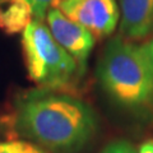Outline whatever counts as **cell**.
<instances>
[{"label":"cell","mask_w":153,"mask_h":153,"mask_svg":"<svg viewBox=\"0 0 153 153\" xmlns=\"http://www.w3.org/2000/svg\"><path fill=\"white\" fill-rule=\"evenodd\" d=\"M5 1H8V0H0V5H1V4H4Z\"/></svg>","instance_id":"4fadbf2b"},{"label":"cell","mask_w":153,"mask_h":153,"mask_svg":"<svg viewBox=\"0 0 153 153\" xmlns=\"http://www.w3.org/2000/svg\"><path fill=\"white\" fill-rule=\"evenodd\" d=\"M105 91L126 106H142L153 98V64L146 46L121 37L110 41L98 69Z\"/></svg>","instance_id":"7a4b0ae2"},{"label":"cell","mask_w":153,"mask_h":153,"mask_svg":"<svg viewBox=\"0 0 153 153\" xmlns=\"http://www.w3.org/2000/svg\"><path fill=\"white\" fill-rule=\"evenodd\" d=\"M146 49H147V52H148V55H149L151 61H152V64H153V40L146 46Z\"/></svg>","instance_id":"7c38bea8"},{"label":"cell","mask_w":153,"mask_h":153,"mask_svg":"<svg viewBox=\"0 0 153 153\" xmlns=\"http://www.w3.org/2000/svg\"><path fill=\"white\" fill-rule=\"evenodd\" d=\"M51 8L84 27L94 38L110 36L120 22L116 0H55Z\"/></svg>","instance_id":"277c9868"},{"label":"cell","mask_w":153,"mask_h":153,"mask_svg":"<svg viewBox=\"0 0 153 153\" xmlns=\"http://www.w3.org/2000/svg\"><path fill=\"white\" fill-rule=\"evenodd\" d=\"M33 10V18L37 21H44L47 10L51 8L55 0H27Z\"/></svg>","instance_id":"9c48e42d"},{"label":"cell","mask_w":153,"mask_h":153,"mask_svg":"<svg viewBox=\"0 0 153 153\" xmlns=\"http://www.w3.org/2000/svg\"><path fill=\"white\" fill-rule=\"evenodd\" d=\"M138 153H153V140H148L142 144Z\"/></svg>","instance_id":"8fae6325"},{"label":"cell","mask_w":153,"mask_h":153,"mask_svg":"<svg viewBox=\"0 0 153 153\" xmlns=\"http://www.w3.org/2000/svg\"><path fill=\"white\" fill-rule=\"evenodd\" d=\"M0 153H42L25 142H7L0 143Z\"/></svg>","instance_id":"ba28073f"},{"label":"cell","mask_w":153,"mask_h":153,"mask_svg":"<svg viewBox=\"0 0 153 153\" xmlns=\"http://www.w3.org/2000/svg\"><path fill=\"white\" fill-rule=\"evenodd\" d=\"M0 9V30L8 35L23 32L33 21V10L27 0H8Z\"/></svg>","instance_id":"52a82bcc"},{"label":"cell","mask_w":153,"mask_h":153,"mask_svg":"<svg viewBox=\"0 0 153 153\" xmlns=\"http://www.w3.org/2000/svg\"><path fill=\"white\" fill-rule=\"evenodd\" d=\"M16 128L23 137L51 149H73L88 140L96 120L84 102L40 91L17 102Z\"/></svg>","instance_id":"6da1fadb"},{"label":"cell","mask_w":153,"mask_h":153,"mask_svg":"<svg viewBox=\"0 0 153 153\" xmlns=\"http://www.w3.org/2000/svg\"><path fill=\"white\" fill-rule=\"evenodd\" d=\"M120 30L126 38L146 37L153 28V0H116Z\"/></svg>","instance_id":"8992f818"},{"label":"cell","mask_w":153,"mask_h":153,"mask_svg":"<svg viewBox=\"0 0 153 153\" xmlns=\"http://www.w3.org/2000/svg\"><path fill=\"white\" fill-rule=\"evenodd\" d=\"M102 153H138V151L129 142L119 140L107 146Z\"/></svg>","instance_id":"30bf717a"},{"label":"cell","mask_w":153,"mask_h":153,"mask_svg":"<svg viewBox=\"0 0 153 153\" xmlns=\"http://www.w3.org/2000/svg\"><path fill=\"white\" fill-rule=\"evenodd\" d=\"M45 19L55 41L76 61L79 68L84 66L96 44L94 36L55 8L47 10Z\"/></svg>","instance_id":"5b68a950"},{"label":"cell","mask_w":153,"mask_h":153,"mask_svg":"<svg viewBox=\"0 0 153 153\" xmlns=\"http://www.w3.org/2000/svg\"><path fill=\"white\" fill-rule=\"evenodd\" d=\"M22 46L27 71L35 83L44 88H60L69 84L76 61L61 47L44 21H33L23 31Z\"/></svg>","instance_id":"3957f363"}]
</instances>
